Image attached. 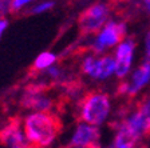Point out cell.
Segmentation results:
<instances>
[{
	"label": "cell",
	"mask_w": 150,
	"mask_h": 148,
	"mask_svg": "<svg viewBox=\"0 0 150 148\" xmlns=\"http://www.w3.org/2000/svg\"><path fill=\"white\" fill-rule=\"evenodd\" d=\"M44 72H46L51 79H54V80H59V79H63V77H64V72H63V69L59 68L58 65H52V67H50Z\"/></svg>",
	"instance_id": "15"
},
{
	"label": "cell",
	"mask_w": 150,
	"mask_h": 148,
	"mask_svg": "<svg viewBox=\"0 0 150 148\" xmlns=\"http://www.w3.org/2000/svg\"><path fill=\"white\" fill-rule=\"evenodd\" d=\"M34 0H11V9L13 12L16 11H20L23 9L24 7H27L28 4H31Z\"/></svg>",
	"instance_id": "16"
},
{
	"label": "cell",
	"mask_w": 150,
	"mask_h": 148,
	"mask_svg": "<svg viewBox=\"0 0 150 148\" xmlns=\"http://www.w3.org/2000/svg\"><path fill=\"white\" fill-rule=\"evenodd\" d=\"M11 11V0H0V19L6 18V15Z\"/></svg>",
	"instance_id": "17"
},
{
	"label": "cell",
	"mask_w": 150,
	"mask_h": 148,
	"mask_svg": "<svg viewBox=\"0 0 150 148\" xmlns=\"http://www.w3.org/2000/svg\"><path fill=\"white\" fill-rule=\"evenodd\" d=\"M145 52H146V59H150V31L147 32L145 39Z\"/></svg>",
	"instance_id": "19"
},
{
	"label": "cell",
	"mask_w": 150,
	"mask_h": 148,
	"mask_svg": "<svg viewBox=\"0 0 150 148\" xmlns=\"http://www.w3.org/2000/svg\"><path fill=\"white\" fill-rule=\"evenodd\" d=\"M30 148H39V147H30Z\"/></svg>",
	"instance_id": "22"
},
{
	"label": "cell",
	"mask_w": 150,
	"mask_h": 148,
	"mask_svg": "<svg viewBox=\"0 0 150 148\" xmlns=\"http://www.w3.org/2000/svg\"><path fill=\"white\" fill-rule=\"evenodd\" d=\"M137 111L139 114L141 119H142V123H144L145 136H149L150 135V93H147L139 102Z\"/></svg>",
	"instance_id": "13"
},
{
	"label": "cell",
	"mask_w": 150,
	"mask_h": 148,
	"mask_svg": "<svg viewBox=\"0 0 150 148\" xmlns=\"http://www.w3.org/2000/svg\"><path fill=\"white\" fill-rule=\"evenodd\" d=\"M62 124L51 112H38L27 115L23 121V131L31 147H50L59 135Z\"/></svg>",
	"instance_id": "1"
},
{
	"label": "cell",
	"mask_w": 150,
	"mask_h": 148,
	"mask_svg": "<svg viewBox=\"0 0 150 148\" xmlns=\"http://www.w3.org/2000/svg\"><path fill=\"white\" fill-rule=\"evenodd\" d=\"M24 108H30L38 112H51L54 107V100L39 88H30L22 99Z\"/></svg>",
	"instance_id": "9"
},
{
	"label": "cell",
	"mask_w": 150,
	"mask_h": 148,
	"mask_svg": "<svg viewBox=\"0 0 150 148\" xmlns=\"http://www.w3.org/2000/svg\"><path fill=\"white\" fill-rule=\"evenodd\" d=\"M138 140H139V137L122 120L117 127L115 136L112 139L110 148H135Z\"/></svg>",
	"instance_id": "11"
},
{
	"label": "cell",
	"mask_w": 150,
	"mask_h": 148,
	"mask_svg": "<svg viewBox=\"0 0 150 148\" xmlns=\"http://www.w3.org/2000/svg\"><path fill=\"white\" fill-rule=\"evenodd\" d=\"M55 7V1L52 0H43L40 3H38L36 6H34L32 8H30V13L32 15H40V13H44L47 11H50Z\"/></svg>",
	"instance_id": "14"
},
{
	"label": "cell",
	"mask_w": 150,
	"mask_h": 148,
	"mask_svg": "<svg viewBox=\"0 0 150 148\" xmlns=\"http://www.w3.org/2000/svg\"><path fill=\"white\" fill-rule=\"evenodd\" d=\"M149 81H150V59H145V62L142 63V65L138 67L133 72V75H131V80L129 81L127 96H134Z\"/></svg>",
	"instance_id": "10"
},
{
	"label": "cell",
	"mask_w": 150,
	"mask_h": 148,
	"mask_svg": "<svg viewBox=\"0 0 150 148\" xmlns=\"http://www.w3.org/2000/svg\"><path fill=\"white\" fill-rule=\"evenodd\" d=\"M115 58L110 55H103L98 58L95 53H88L81 63V69L86 76L94 80H106L115 74Z\"/></svg>",
	"instance_id": "5"
},
{
	"label": "cell",
	"mask_w": 150,
	"mask_h": 148,
	"mask_svg": "<svg viewBox=\"0 0 150 148\" xmlns=\"http://www.w3.org/2000/svg\"><path fill=\"white\" fill-rule=\"evenodd\" d=\"M142 6H144L145 11L150 15V0H142Z\"/></svg>",
	"instance_id": "20"
},
{
	"label": "cell",
	"mask_w": 150,
	"mask_h": 148,
	"mask_svg": "<svg viewBox=\"0 0 150 148\" xmlns=\"http://www.w3.org/2000/svg\"><path fill=\"white\" fill-rule=\"evenodd\" d=\"M64 148H84V147H76V145H72V144H70V143H69V145H67V147H64Z\"/></svg>",
	"instance_id": "21"
},
{
	"label": "cell",
	"mask_w": 150,
	"mask_h": 148,
	"mask_svg": "<svg viewBox=\"0 0 150 148\" xmlns=\"http://www.w3.org/2000/svg\"><path fill=\"white\" fill-rule=\"evenodd\" d=\"M126 34H127V25L125 23L110 20L93 40L91 44L93 53H103L106 49L118 46L126 39Z\"/></svg>",
	"instance_id": "4"
},
{
	"label": "cell",
	"mask_w": 150,
	"mask_h": 148,
	"mask_svg": "<svg viewBox=\"0 0 150 148\" xmlns=\"http://www.w3.org/2000/svg\"><path fill=\"white\" fill-rule=\"evenodd\" d=\"M110 111H111V102L109 95L99 91L88 92L79 105L81 120L97 127L106 121Z\"/></svg>",
	"instance_id": "2"
},
{
	"label": "cell",
	"mask_w": 150,
	"mask_h": 148,
	"mask_svg": "<svg viewBox=\"0 0 150 148\" xmlns=\"http://www.w3.org/2000/svg\"><path fill=\"white\" fill-rule=\"evenodd\" d=\"M100 143V131L97 126L93 124L81 123L76 126L74 133L71 136L70 144L76 145V147H84V148H99Z\"/></svg>",
	"instance_id": "6"
},
{
	"label": "cell",
	"mask_w": 150,
	"mask_h": 148,
	"mask_svg": "<svg viewBox=\"0 0 150 148\" xmlns=\"http://www.w3.org/2000/svg\"><path fill=\"white\" fill-rule=\"evenodd\" d=\"M0 143L7 148H30L25 133L18 121H11L0 130Z\"/></svg>",
	"instance_id": "8"
},
{
	"label": "cell",
	"mask_w": 150,
	"mask_h": 148,
	"mask_svg": "<svg viewBox=\"0 0 150 148\" xmlns=\"http://www.w3.org/2000/svg\"><path fill=\"white\" fill-rule=\"evenodd\" d=\"M56 60H58V58H56V55L54 52H50V51L40 52L35 58L32 69H34V72H44L50 67L55 65Z\"/></svg>",
	"instance_id": "12"
},
{
	"label": "cell",
	"mask_w": 150,
	"mask_h": 148,
	"mask_svg": "<svg viewBox=\"0 0 150 148\" xmlns=\"http://www.w3.org/2000/svg\"><path fill=\"white\" fill-rule=\"evenodd\" d=\"M110 8L106 3L98 1L91 4L79 15L78 28L81 34H98L110 22Z\"/></svg>",
	"instance_id": "3"
},
{
	"label": "cell",
	"mask_w": 150,
	"mask_h": 148,
	"mask_svg": "<svg viewBox=\"0 0 150 148\" xmlns=\"http://www.w3.org/2000/svg\"><path fill=\"white\" fill-rule=\"evenodd\" d=\"M8 20H7L6 18L0 19V39H1V36L4 35V32H6V29L8 28Z\"/></svg>",
	"instance_id": "18"
},
{
	"label": "cell",
	"mask_w": 150,
	"mask_h": 148,
	"mask_svg": "<svg viewBox=\"0 0 150 148\" xmlns=\"http://www.w3.org/2000/svg\"><path fill=\"white\" fill-rule=\"evenodd\" d=\"M135 40L133 37L130 39H125L122 43L118 44L115 49V75L118 77H125L129 75L131 68V63H133V58H134V51H135Z\"/></svg>",
	"instance_id": "7"
}]
</instances>
